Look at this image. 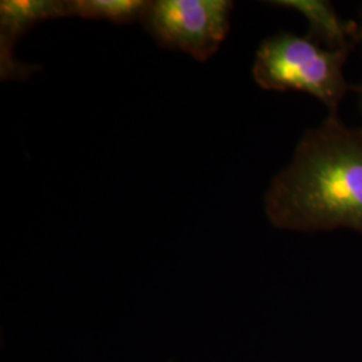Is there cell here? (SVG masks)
Returning <instances> with one entry per match:
<instances>
[{"mask_svg":"<svg viewBox=\"0 0 362 362\" xmlns=\"http://www.w3.org/2000/svg\"><path fill=\"white\" fill-rule=\"evenodd\" d=\"M264 212L282 230L362 233V128L329 115L308 130L290 164L272 179Z\"/></svg>","mask_w":362,"mask_h":362,"instance_id":"cell-1","label":"cell"},{"mask_svg":"<svg viewBox=\"0 0 362 362\" xmlns=\"http://www.w3.org/2000/svg\"><path fill=\"white\" fill-rule=\"evenodd\" d=\"M233 10L230 0H155L140 22L158 46L206 62L227 37Z\"/></svg>","mask_w":362,"mask_h":362,"instance_id":"cell-3","label":"cell"},{"mask_svg":"<svg viewBox=\"0 0 362 362\" xmlns=\"http://www.w3.org/2000/svg\"><path fill=\"white\" fill-rule=\"evenodd\" d=\"M354 91L358 97V109H360V116L362 118V79L354 86Z\"/></svg>","mask_w":362,"mask_h":362,"instance_id":"cell-7","label":"cell"},{"mask_svg":"<svg viewBox=\"0 0 362 362\" xmlns=\"http://www.w3.org/2000/svg\"><path fill=\"white\" fill-rule=\"evenodd\" d=\"M358 25H360V45H362V6L361 10H360V19L357 21Z\"/></svg>","mask_w":362,"mask_h":362,"instance_id":"cell-8","label":"cell"},{"mask_svg":"<svg viewBox=\"0 0 362 362\" xmlns=\"http://www.w3.org/2000/svg\"><path fill=\"white\" fill-rule=\"evenodd\" d=\"M349 52L329 50L313 39L279 31L259 45L252 77L270 91H300L338 115L350 85L344 76Z\"/></svg>","mask_w":362,"mask_h":362,"instance_id":"cell-2","label":"cell"},{"mask_svg":"<svg viewBox=\"0 0 362 362\" xmlns=\"http://www.w3.org/2000/svg\"><path fill=\"white\" fill-rule=\"evenodd\" d=\"M269 4L303 15L309 25L308 37L325 49L351 52L360 45L358 22L342 18L329 0H274Z\"/></svg>","mask_w":362,"mask_h":362,"instance_id":"cell-5","label":"cell"},{"mask_svg":"<svg viewBox=\"0 0 362 362\" xmlns=\"http://www.w3.org/2000/svg\"><path fill=\"white\" fill-rule=\"evenodd\" d=\"M148 1L144 0H66V18L107 21L117 25L140 22Z\"/></svg>","mask_w":362,"mask_h":362,"instance_id":"cell-6","label":"cell"},{"mask_svg":"<svg viewBox=\"0 0 362 362\" xmlns=\"http://www.w3.org/2000/svg\"><path fill=\"white\" fill-rule=\"evenodd\" d=\"M66 18V0H3L0 1V79L25 81L38 71L13 55L15 45L40 22Z\"/></svg>","mask_w":362,"mask_h":362,"instance_id":"cell-4","label":"cell"}]
</instances>
